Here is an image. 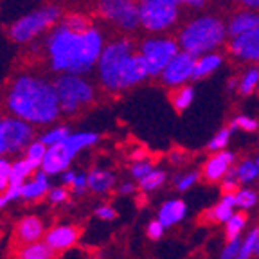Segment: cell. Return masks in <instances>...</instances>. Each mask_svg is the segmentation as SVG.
<instances>
[{
	"label": "cell",
	"instance_id": "17",
	"mask_svg": "<svg viewBox=\"0 0 259 259\" xmlns=\"http://www.w3.org/2000/svg\"><path fill=\"white\" fill-rule=\"evenodd\" d=\"M259 25V9L241 8L236 13H232L231 18L227 20V29H229V38L238 36L241 32H247L250 29Z\"/></svg>",
	"mask_w": 259,
	"mask_h": 259
},
{
	"label": "cell",
	"instance_id": "34",
	"mask_svg": "<svg viewBox=\"0 0 259 259\" xmlns=\"http://www.w3.org/2000/svg\"><path fill=\"white\" fill-rule=\"evenodd\" d=\"M69 135H70V130L61 124V126H54V128L47 130L45 134H41L40 141L49 148V146H54V144H58V142H61L63 139L69 137Z\"/></svg>",
	"mask_w": 259,
	"mask_h": 259
},
{
	"label": "cell",
	"instance_id": "6",
	"mask_svg": "<svg viewBox=\"0 0 259 259\" xmlns=\"http://www.w3.org/2000/svg\"><path fill=\"white\" fill-rule=\"evenodd\" d=\"M58 97H60L61 113H76L83 106H89L96 101V87L83 74L65 72L54 81Z\"/></svg>",
	"mask_w": 259,
	"mask_h": 259
},
{
	"label": "cell",
	"instance_id": "51",
	"mask_svg": "<svg viewBox=\"0 0 259 259\" xmlns=\"http://www.w3.org/2000/svg\"><path fill=\"white\" fill-rule=\"evenodd\" d=\"M135 191V186L132 182H124L121 187H119V193L121 194H132Z\"/></svg>",
	"mask_w": 259,
	"mask_h": 259
},
{
	"label": "cell",
	"instance_id": "12",
	"mask_svg": "<svg viewBox=\"0 0 259 259\" xmlns=\"http://www.w3.org/2000/svg\"><path fill=\"white\" fill-rule=\"evenodd\" d=\"M227 53L247 65H259V25L238 36L229 38Z\"/></svg>",
	"mask_w": 259,
	"mask_h": 259
},
{
	"label": "cell",
	"instance_id": "42",
	"mask_svg": "<svg viewBox=\"0 0 259 259\" xmlns=\"http://www.w3.org/2000/svg\"><path fill=\"white\" fill-rule=\"evenodd\" d=\"M70 189H72L76 194L85 193V189H89V173H83V171H77L76 180H74V184H72V186H70Z\"/></svg>",
	"mask_w": 259,
	"mask_h": 259
},
{
	"label": "cell",
	"instance_id": "3",
	"mask_svg": "<svg viewBox=\"0 0 259 259\" xmlns=\"http://www.w3.org/2000/svg\"><path fill=\"white\" fill-rule=\"evenodd\" d=\"M97 77L103 89L108 92H122L141 85L150 77V72L134 40L119 36L106 41L97 61Z\"/></svg>",
	"mask_w": 259,
	"mask_h": 259
},
{
	"label": "cell",
	"instance_id": "49",
	"mask_svg": "<svg viewBox=\"0 0 259 259\" xmlns=\"http://www.w3.org/2000/svg\"><path fill=\"white\" fill-rule=\"evenodd\" d=\"M8 153V144H6V135H4V117L0 115V157H4Z\"/></svg>",
	"mask_w": 259,
	"mask_h": 259
},
{
	"label": "cell",
	"instance_id": "10",
	"mask_svg": "<svg viewBox=\"0 0 259 259\" xmlns=\"http://www.w3.org/2000/svg\"><path fill=\"white\" fill-rule=\"evenodd\" d=\"M97 11L121 31L130 32L141 27V4L137 0H99Z\"/></svg>",
	"mask_w": 259,
	"mask_h": 259
},
{
	"label": "cell",
	"instance_id": "7",
	"mask_svg": "<svg viewBox=\"0 0 259 259\" xmlns=\"http://www.w3.org/2000/svg\"><path fill=\"white\" fill-rule=\"evenodd\" d=\"M137 51L148 67L150 77H158L162 70L167 67V63L178 54L180 44L177 38L167 36V34H151L141 40Z\"/></svg>",
	"mask_w": 259,
	"mask_h": 259
},
{
	"label": "cell",
	"instance_id": "29",
	"mask_svg": "<svg viewBox=\"0 0 259 259\" xmlns=\"http://www.w3.org/2000/svg\"><path fill=\"white\" fill-rule=\"evenodd\" d=\"M11 162L6 157H0V209L6 207L9 203V200L6 198L9 186H11Z\"/></svg>",
	"mask_w": 259,
	"mask_h": 259
},
{
	"label": "cell",
	"instance_id": "45",
	"mask_svg": "<svg viewBox=\"0 0 259 259\" xmlns=\"http://www.w3.org/2000/svg\"><path fill=\"white\" fill-rule=\"evenodd\" d=\"M67 198H69V191H67V187H54V189L49 191V200L53 203H65L67 202Z\"/></svg>",
	"mask_w": 259,
	"mask_h": 259
},
{
	"label": "cell",
	"instance_id": "48",
	"mask_svg": "<svg viewBox=\"0 0 259 259\" xmlns=\"http://www.w3.org/2000/svg\"><path fill=\"white\" fill-rule=\"evenodd\" d=\"M76 175H77V171H74V169L63 171V173H61V182H63V186L65 187H70V186H72L74 180H76Z\"/></svg>",
	"mask_w": 259,
	"mask_h": 259
},
{
	"label": "cell",
	"instance_id": "47",
	"mask_svg": "<svg viewBox=\"0 0 259 259\" xmlns=\"http://www.w3.org/2000/svg\"><path fill=\"white\" fill-rule=\"evenodd\" d=\"M169 160H171V164H177V166H180V164H184V162L187 160L186 151H182V150H173L169 153Z\"/></svg>",
	"mask_w": 259,
	"mask_h": 259
},
{
	"label": "cell",
	"instance_id": "53",
	"mask_svg": "<svg viewBox=\"0 0 259 259\" xmlns=\"http://www.w3.org/2000/svg\"><path fill=\"white\" fill-rule=\"evenodd\" d=\"M139 4H146V2H151V0H137Z\"/></svg>",
	"mask_w": 259,
	"mask_h": 259
},
{
	"label": "cell",
	"instance_id": "44",
	"mask_svg": "<svg viewBox=\"0 0 259 259\" xmlns=\"http://www.w3.org/2000/svg\"><path fill=\"white\" fill-rule=\"evenodd\" d=\"M96 216L99 220H105V222H113L117 218V210L113 209L112 205H108V203H105V205H99L96 209Z\"/></svg>",
	"mask_w": 259,
	"mask_h": 259
},
{
	"label": "cell",
	"instance_id": "13",
	"mask_svg": "<svg viewBox=\"0 0 259 259\" xmlns=\"http://www.w3.org/2000/svg\"><path fill=\"white\" fill-rule=\"evenodd\" d=\"M34 124L29 121L16 117V115H9L4 117V135H6V144H8V153H20L32 142L34 137Z\"/></svg>",
	"mask_w": 259,
	"mask_h": 259
},
{
	"label": "cell",
	"instance_id": "5",
	"mask_svg": "<svg viewBox=\"0 0 259 259\" xmlns=\"http://www.w3.org/2000/svg\"><path fill=\"white\" fill-rule=\"evenodd\" d=\"M99 142L96 132H76L54 146H49L47 153L41 162V169L47 175H61L70 167V162L76 158L79 151L92 148Z\"/></svg>",
	"mask_w": 259,
	"mask_h": 259
},
{
	"label": "cell",
	"instance_id": "46",
	"mask_svg": "<svg viewBox=\"0 0 259 259\" xmlns=\"http://www.w3.org/2000/svg\"><path fill=\"white\" fill-rule=\"evenodd\" d=\"M186 9H202L209 4V0H175Z\"/></svg>",
	"mask_w": 259,
	"mask_h": 259
},
{
	"label": "cell",
	"instance_id": "28",
	"mask_svg": "<svg viewBox=\"0 0 259 259\" xmlns=\"http://www.w3.org/2000/svg\"><path fill=\"white\" fill-rule=\"evenodd\" d=\"M166 178H167L166 171L153 167V169L146 175V177H142L141 180H139V187H141L142 191H146V193H150V191H157L166 184Z\"/></svg>",
	"mask_w": 259,
	"mask_h": 259
},
{
	"label": "cell",
	"instance_id": "40",
	"mask_svg": "<svg viewBox=\"0 0 259 259\" xmlns=\"http://www.w3.org/2000/svg\"><path fill=\"white\" fill-rule=\"evenodd\" d=\"M151 169H153V164H151L150 158H141V160H134V164L130 166V175L134 178H137V180H141Z\"/></svg>",
	"mask_w": 259,
	"mask_h": 259
},
{
	"label": "cell",
	"instance_id": "32",
	"mask_svg": "<svg viewBox=\"0 0 259 259\" xmlns=\"http://www.w3.org/2000/svg\"><path fill=\"white\" fill-rule=\"evenodd\" d=\"M247 227V216L243 212H234L231 218L225 222V234L227 239L239 238V234L243 232V229Z\"/></svg>",
	"mask_w": 259,
	"mask_h": 259
},
{
	"label": "cell",
	"instance_id": "8",
	"mask_svg": "<svg viewBox=\"0 0 259 259\" xmlns=\"http://www.w3.org/2000/svg\"><path fill=\"white\" fill-rule=\"evenodd\" d=\"M61 20V9L58 6H45L41 9L22 16L9 27V36L16 44H27L40 36L41 32L51 29Z\"/></svg>",
	"mask_w": 259,
	"mask_h": 259
},
{
	"label": "cell",
	"instance_id": "2",
	"mask_svg": "<svg viewBox=\"0 0 259 259\" xmlns=\"http://www.w3.org/2000/svg\"><path fill=\"white\" fill-rule=\"evenodd\" d=\"M6 106L11 115L31 124H51L61 113L54 81L32 74H20L11 81L6 94Z\"/></svg>",
	"mask_w": 259,
	"mask_h": 259
},
{
	"label": "cell",
	"instance_id": "52",
	"mask_svg": "<svg viewBox=\"0 0 259 259\" xmlns=\"http://www.w3.org/2000/svg\"><path fill=\"white\" fill-rule=\"evenodd\" d=\"M254 254L259 255V238H257V241H255V250H254Z\"/></svg>",
	"mask_w": 259,
	"mask_h": 259
},
{
	"label": "cell",
	"instance_id": "55",
	"mask_svg": "<svg viewBox=\"0 0 259 259\" xmlns=\"http://www.w3.org/2000/svg\"><path fill=\"white\" fill-rule=\"evenodd\" d=\"M257 259H259V255H257Z\"/></svg>",
	"mask_w": 259,
	"mask_h": 259
},
{
	"label": "cell",
	"instance_id": "26",
	"mask_svg": "<svg viewBox=\"0 0 259 259\" xmlns=\"http://www.w3.org/2000/svg\"><path fill=\"white\" fill-rule=\"evenodd\" d=\"M194 101V87L191 83L171 89V105L177 112H186Z\"/></svg>",
	"mask_w": 259,
	"mask_h": 259
},
{
	"label": "cell",
	"instance_id": "19",
	"mask_svg": "<svg viewBox=\"0 0 259 259\" xmlns=\"http://www.w3.org/2000/svg\"><path fill=\"white\" fill-rule=\"evenodd\" d=\"M51 191V184H49V175L44 169H38L32 177V180H25L22 186V198L27 202H36V200L44 198L45 194Z\"/></svg>",
	"mask_w": 259,
	"mask_h": 259
},
{
	"label": "cell",
	"instance_id": "23",
	"mask_svg": "<svg viewBox=\"0 0 259 259\" xmlns=\"http://www.w3.org/2000/svg\"><path fill=\"white\" fill-rule=\"evenodd\" d=\"M236 92L241 96H250L259 89V65H248L238 77Z\"/></svg>",
	"mask_w": 259,
	"mask_h": 259
},
{
	"label": "cell",
	"instance_id": "22",
	"mask_svg": "<svg viewBox=\"0 0 259 259\" xmlns=\"http://www.w3.org/2000/svg\"><path fill=\"white\" fill-rule=\"evenodd\" d=\"M113 184H115V175L112 171L103 169V167H94L89 173V189L92 193L105 194L112 191Z\"/></svg>",
	"mask_w": 259,
	"mask_h": 259
},
{
	"label": "cell",
	"instance_id": "35",
	"mask_svg": "<svg viewBox=\"0 0 259 259\" xmlns=\"http://www.w3.org/2000/svg\"><path fill=\"white\" fill-rule=\"evenodd\" d=\"M257 238H259V227H254V229L245 236V239L241 241V248H239V254L236 259H250L252 255H254Z\"/></svg>",
	"mask_w": 259,
	"mask_h": 259
},
{
	"label": "cell",
	"instance_id": "1",
	"mask_svg": "<svg viewBox=\"0 0 259 259\" xmlns=\"http://www.w3.org/2000/svg\"><path fill=\"white\" fill-rule=\"evenodd\" d=\"M105 45L101 29L90 25L85 31H74L61 22H58L45 41L51 69L58 74H89L97 67Z\"/></svg>",
	"mask_w": 259,
	"mask_h": 259
},
{
	"label": "cell",
	"instance_id": "18",
	"mask_svg": "<svg viewBox=\"0 0 259 259\" xmlns=\"http://www.w3.org/2000/svg\"><path fill=\"white\" fill-rule=\"evenodd\" d=\"M225 63V56H223L220 51H212V53H205L202 56L196 58V63H194V74L193 81H202L205 77L216 74Z\"/></svg>",
	"mask_w": 259,
	"mask_h": 259
},
{
	"label": "cell",
	"instance_id": "14",
	"mask_svg": "<svg viewBox=\"0 0 259 259\" xmlns=\"http://www.w3.org/2000/svg\"><path fill=\"white\" fill-rule=\"evenodd\" d=\"M41 236H45V225L38 216H25L16 223L15 234H13V245L15 248H20L29 243L40 241Z\"/></svg>",
	"mask_w": 259,
	"mask_h": 259
},
{
	"label": "cell",
	"instance_id": "21",
	"mask_svg": "<svg viewBox=\"0 0 259 259\" xmlns=\"http://www.w3.org/2000/svg\"><path fill=\"white\" fill-rule=\"evenodd\" d=\"M54 254L56 250L44 239V241H34L16 248L15 259H54Z\"/></svg>",
	"mask_w": 259,
	"mask_h": 259
},
{
	"label": "cell",
	"instance_id": "15",
	"mask_svg": "<svg viewBox=\"0 0 259 259\" xmlns=\"http://www.w3.org/2000/svg\"><path fill=\"white\" fill-rule=\"evenodd\" d=\"M236 155L231 150L214 151L203 164V178L207 182H218L227 175V171L234 166Z\"/></svg>",
	"mask_w": 259,
	"mask_h": 259
},
{
	"label": "cell",
	"instance_id": "16",
	"mask_svg": "<svg viewBox=\"0 0 259 259\" xmlns=\"http://www.w3.org/2000/svg\"><path fill=\"white\" fill-rule=\"evenodd\" d=\"M79 234H81V229L77 225H58L53 227L45 234V241L56 252H60L74 247L76 241L79 239Z\"/></svg>",
	"mask_w": 259,
	"mask_h": 259
},
{
	"label": "cell",
	"instance_id": "54",
	"mask_svg": "<svg viewBox=\"0 0 259 259\" xmlns=\"http://www.w3.org/2000/svg\"><path fill=\"white\" fill-rule=\"evenodd\" d=\"M255 162H257V166H259V151H257V155H255Z\"/></svg>",
	"mask_w": 259,
	"mask_h": 259
},
{
	"label": "cell",
	"instance_id": "50",
	"mask_svg": "<svg viewBox=\"0 0 259 259\" xmlns=\"http://www.w3.org/2000/svg\"><path fill=\"white\" fill-rule=\"evenodd\" d=\"M241 8H250V9H259V0H236Z\"/></svg>",
	"mask_w": 259,
	"mask_h": 259
},
{
	"label": "cell",
	"instance_id": "11",
	"mask_svg": "<svg viewBox=\"0 0 259 259\" xmlns=\"http://www.w3.org/2000/svg\"><path fill=\"white\" fill-rule=\"evenodd\" d=\"M194 63H196V56L186 53V51H178V54L167 63V67L162 70L158 79L162 81V85L167 89H178V87L187 85L193 81L194 74Z\"/></svg>",
	"mask_w": 259,
	"mask_h": 259
},
{
	"label": "cell",
	"instance_id": "37",
	"mask_svg": "<svg viewBox=\"0 0 259 259\" xmlns=\"http://www.w3.org/2000/svg\"><path fill=\"white\" fill-rule=\"evenodd\" d=\"M24 151H25L24 157H27L29 160H32L34 164H38V166L41 167V162H44V157H45V153H47V146H45L40 139H38V141H32Z\"/></svg>",
	"mask_w": 259,
	"mask_h": 259
},
{
	"label": "cell",
	"instance_id": "30",
	"mask_svg": "<svg viewBox=\"0 0 259 259\" xmlns=\"http://www.w3.org/2000/svg\"><path fill=\"white\" fill-rule=\"evenodd\" d=\"M232 134H234V130H232L231 124L225 126V128H222L218 134H214V137L207 142V150H209L210 153H214V151H220V150H225L227 146H229V142H231Z\"/></svg>",
	"mask_w": 259,
	"mask_h": 259
},
{
	"label": "cell",
	"instance_id": "20",
	"mask_svg": "<svg viewBox=\"0 0 259 259\" xmlns=\"http://www.w3.org/2000/svg\"><path fill=\"white\" fill-rule=\"evenodd\" d=\"M187 214V205L184 200H166L162 203L160 209H158V216L157 218L162 222V225L166 227H173L177 223H180Z\"/></svg>",
	"mask_w": 259,
	"mask_h": 259
},
{
	"label": "cell",
	"instance_id": "31",
	"mask_svg": "<svg viewBox=\"0 0 259 259\" xmlns=\"http://www.w3.org/2000/svg\"><path fill=\"white\" fill-rule=\"evenodd\" d=\"M234 194H236V207H239L243 210L252 209L259 202V194L254 189H250V187H239Z\"/></svg>",
	"mask_w": 259,
	"mask_h": 259
},
{
	"label": "cell",
	"instance_id": "25",
	"mask_svg": "<svg viewBox=\"0 0 259 259\" xmlns=\"http://www.w3.org/2000/svg\"><path fill=\"white\" fill-rule=\"evenodd\" d=\"M234 207H236V194L225 193L222 196V200L218 202V205H216L214 209H210L209 212H207V216H209L210 220H214V222L225 223L227 220L234 214Z\"/></svg>",
	"mask_w": 259,
	"mask_h": 259
},
{
	"label": "cell",
	"instance_id": "36",
	"mask_svg": "<svg viewBox=\"0 0 259 259\" xmlns=\"http://www.w3.org/2000/svg\"><path fill=\"white\" fill-rule=\"evenodd\" d=\"M200 180L198 171H187V173H180L173 178L175 189L177 191H189L191 187H194Z\"/></svg>",
	"mask_w": 259,
	"mask_h": 259
},
{
	"label": "cell",
	"instance_id": "4",
	"mask_svg": "<svg viewBox=\"0 0 259 259\" xmlns=\"http://www.w3.org/2000/svg\"><path fill=\"white\" fill-rule=\"evenodd\" d=\"M177 40L182 51L196 58L220 51L222 47H227L229 41L227 22L214 13H200L178 29Z\"/></svg>",
	"mask_w": 259,
	"mask_h": 259
},
{
	"label": "cell",
	"instance_id": "24",
	"mask_svg": "<svg viewBox=\"0 0 259 259\" xmlns=\"http://www.w3.org/2000/svg\"><path fill=\"white\" fill-rule=\"evenodd\" d=\"M38 167L40 166L34 164L32 160H29L27 157H22L18 160H15L11 166V186H24L27 177L36 173Z\"/></svg>",
	"mask_w": 259,
	"mask_h": 259
},
{
	"label": "cell",
	"instance_id": "33",
	"mask_svg": "<svg viewBox=\"0 0 259 259\" xmlns=\"http://www.w3.org/2000/svg\"><path fill=\"white\" fill-rule=\"evenodd\" d=\"M231 126L234 132L241 130L245 134H254L259 130V121L255 117H252V115H247V113H239L231 121Z\"/></svg>",
	"mask_w": 259,
	"mask_h": 259
},
{
	"label": "cell",
	"instance_id": "9",
	"mask_svg": "<svg viewBox=\"0 0 259 259\" xmlns=\"http://www.w3.org/2000/svg\"><path fill=\"white\" fill-rule=\"evenodd\" d=\"M182 6L175 0H151L141 4V27L151 34H164L180 20Z\"/></svg>",
	"mask_w": 259,
	"mask_h": 259
},
{
	"label": "cell",
	"instance_id": "41",
	"mask_svg": "<svg viewBox=\"0 0 259 259\" xmlns=\"http://www.w3.org/2000/svg\"><path fill=\"white\" fill-rule=\"evenodd\" d=\"M239 248H241V239L234 238V239H227V245L223 247L220 259H236L239 254Z\"/></svg>",
	"mask_w": 259,
	"mask_h": 259
},
{
	"label": "cell",
	"instance_id": "43",
	"mask_svg": "<svg viewBox=\"0 0 259 259\" xmlns=\"http://www.w3.org/2000/svg\"><path fill=\"white\" fill-rule=\"evenodd\" d=\"M164 229L166 227L162 225L160 220H153V222L148 223V227H146V234H148V238L150 239H160L162 234H164Z\"/></svg>",
	"mask_w": 259,
	"mask_h": 259
},
{
	"label": "cell",
	"instance_id": "38",
	"mask_svg": "<svg viewBox=\"0 0 259 259\" xmlns=\"http://www.w3.org/2000/svg\"><path fill=\"white\" fill-rule=\"evenodd\" d=\"M61 24H65L67 27L74 29V31H85V29H89L90 25V20L87 18L85 15H77V13H74V15H69L65 16V18H61Z\"/></svg>",
	"mask_w": 259,
	"mask_h": 259
},
{
	"label": "cell",
	"instance_id": "27",
	"mask_svg": "<svg viewBox=\"0 0 259 259\" xmlns=\"http://www.w3.org/2000/svg\"><path fill=\"white\" fill-rule=\"evenodd\" d=\"M236 169H238V178L241 186L252 184L259 178V166L255 158H243L236 164Z\"/></svg>",
	"mask_w": 259,
	"mask_h": 259
},
{
	"label": "cell",
	"instance_id": "39",
	"mask_svg": "<svg viewBox=\"0 0 259 259\" xmlns=\"http://www.w3.org/2000/svg\"><path fill=\"white\" fill-rule=\"evenodd\" d=\"M239 178H238V169H236V164L227 171V175L222 178V191L223 193H236L239 189Z\"/></svg>",
	"mask_w": 259,
	"mask_h": 259
}]
</instances>
